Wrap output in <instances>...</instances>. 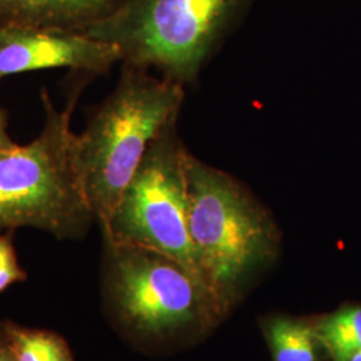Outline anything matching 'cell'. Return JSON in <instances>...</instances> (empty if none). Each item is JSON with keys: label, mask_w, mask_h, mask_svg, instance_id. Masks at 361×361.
<instances>
[{"label": "cell", "mask_w": 361, "mask_h": 361, "mask_svg": "<svg viewBox=\"0 0 361 361\" xmlns=\"http://www.w3.org/2000/svg\"><path fill=\"white\" fill-rule=\"evenodd\" d=\"M104 243L110 296L119 317L138 334L174 335L222 312L207 285L176 259L145 247Z\"/></svg>", "instance_id": "6"}, {"label": "cell", "mask_w": 361, "mask_h": 361, "mask_svg": "<svg viewBox=\"0 0 361 361\" xmlns=\"http://www.w3.org/2000/svg\"><path fill=\"white\" fill-rule=\"evenodd\" d=\"M183 85L123 65L116 89L78 134L79 162L94 217L109 222L143 157L177 123Z\"/></svg>", "instance_id": "2"}, {"label": "cell", "mask_w": 361, "mask_h": 361, "mask_svg": "<svg viewBox=\"0 0 361 361\" xmlns=\"http://www.w3.org/2000/svg\"><path fill=\"white\" fill-rule=\"evenodd\" d=\"M189 229L201 274L222 312L237 288L274 257L279 231L243 183L188 154Z\"/></svg>", "instance_id": "3"}, {"label": "cell", "mask_w": 361, "mask_h": 361, "mask_svg": "<svg viewBox=\"0 0 361 361\" xmlns=\"http://www.w3.org/2000/svg\"><path fill=\"white\" fill-rule=\"evenodd\" d=\"M188 154L177 123L171 125L143 157L102 231L104 241L165 255L207 285L189 229Z\"/></svg>", "instance_id": "5"}, {"label": "cell", "mask_w": 361, "mask_h": 361, "mask_svg": "<svg viewBox=\"0 0 361 361\" xmlns=\"http://www.w3.org/2000/svg\"><path fill=\"white\" fill-rule=\"evenodd\" d=\"M13 231L0 233V293L10 285L27 280L13 246Z\"/></svg>", "instance_id": "12"}, {"label": "cell", "mask_w": 361, "mask_h": 361, "mask_svg": "<svg viewBox=\"0 0 361 361\" xmlns=\"http://www.w3.org/2000/svg\"><path fill=\"white\" fill-rule=\"evenodd\" d=\"M268 343L274 361H317L320 341L314 325L277 317L267 326Z\"/></svg>", "instance_id": "11"}, {"label": "cell", "mask_w": 361, "mask_h": 361, "mask_svg": "<svg viewBox=\"0 0 361 361\" xmlns=\"http://www.w3.org/2000/svg\"><path fill=\"white\" fill-rule=\"evenodd\" d=\"M0 361H15L8 348L6 347L4 341L0 337Z\"/></svg>", "instance_id": "14"}, {"label": "cell", "mask_w": 361, "mask_h": 361, "mask_svg": "<svg viewBox=\"0 0 361 361\" xmlns=\"http://www.w3.org/2000/svg\"><path fill=\"white\" fill-rule=\"evenodd\" d=\"M80 85L65 109L40 90L43 128L26 145L0 150V231L35 228L59 240L79 238L95 219L79 162L71 118Z\"/></svg>", "instance_id": "1"}, {"label": "cell", "mask_w": 361, "mask_h": 361, "mask_svg": "<svg viewBox=\"0 0 361 361\" xmlns=\"http://www.w3.org/2000/svg\"><path fill=\"white\" fill-rule=\"evenodd\" d=\"M16 142H13L10 133H8V119L7 114L3 109H0V150H6L8 147H13Z\"/></svg>", "instance_id": "13"}, {"label": "cell", "mask_w": 361, "mask_h": 361, "mask_svg": "<svg viewBox=\"0 0 361 361\" xmlns=\"http://www.w3.org/2000/svg\"><path fill=\"white\" fill-rule=\"evenodd\" d=\"M349 361H361V352H359V353H356L352 359Z\"/></svg>", "instance_id": "15"}, {"label": "cell", "mask_w": 361, "mask_h": 361, "mask_svg": "<svg viewBox=\"0 0 361 361\" xmlns=\"http://www.w3.org/2000/svg\"><path fill=\"white\" fill-rule=\"evenodd\" d=\"M249 0H123L86 32L116 46L123 65L154 68L188 85L228 35Z\"/></svg>", "instance_id": "4"}, {"label": "cell", "mask_w": 361, "mask_h": 361, "mask_svg": "<svg viewBox=\"0 0 361 361\" xmlns=\"http://www.w3.org/2000/svg\"><path fill=\"white\" fill-rule=\"evenodd\" d=\"M123 0H0V26L86 32Z\"/></svg>", "instance_id": "8"}, {"label": "cell", "mask_w": 361, "mask_h": 361, "mask_svg": "<svg viewBox=\"0 0 361 361\" xmlns=\"http://www.w3.org/2000/svg\"><path fill=\"white\" fill-rule=\"evenodd\" d=\"M317 338L332 361H349L361 352V307H347L314 324Z\"/></svg>", "instance_id": "10"}, {"label": "cell", "mask_w": 361, "mask_h": 361, "mask_svg": "<svg viewBox=\"0 0 361 361\" xmlns=\"http://www.w3.org/2000/svg\"><path fill=\"white\" fill-rule=\"evenodd\" d=\"M0 337L15 361H74L67 341L51 331L3 322Z\"/></svg>", "instance_id": "9"}, {"label": "cell", "mask_w": 361, "mask_h": 361, "mask_svg": "<svg viewBox=\"0 0 361 361\" xmlns=\"http://www.w3.org/2000/svg\"><path fill=\"white\" fill-rule=\"evenodd\" d=\"M118 62H122V56L116 46L83 32L0 26V79L52 68L94 78Z\"/></svg>", "instance_id": "7"}]
</instances>
